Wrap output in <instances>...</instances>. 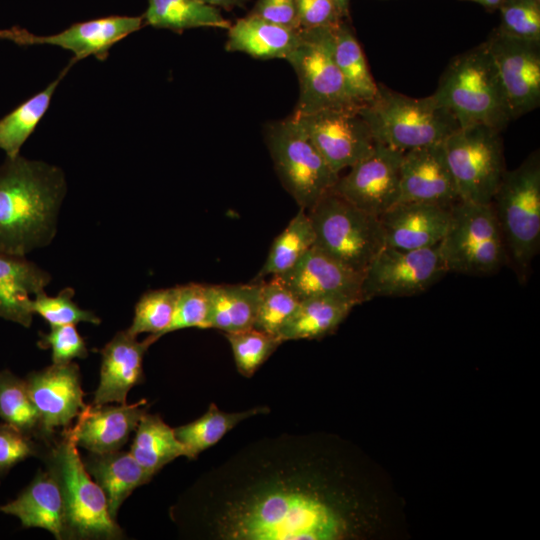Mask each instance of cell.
Masks as SVG:
<instances>
[{"instance_id": "74e56055", "label": "cell", "mask_w": 540, "mask_h": 540, "mask_svg": "<svg viewBox=\"0 0 540 540\" xmlns=\"http://www.w3.org/2000/svg\"><path fill=\"white\" fill-rule=\"evenodd\" d=\"M236 368L245 377H251L275 352L283 341L256 328L225 333Z\"/></svg>"}, {"instance_id": "5b68a950", "label": "cell", "mask_w": 540, "mask_h": 540, "mask_svg": "<svg viewBox=\"0 0 540 540\" xmlns=\"http://www.w3.org/2000/svg\"><path fill=\"white\" fill-rule=\"evenodd\" d=\"M506 254L519 279L527 274L540 247V155L532 152L506 170L491 202Z\"/></svg>"}, {"instance_id": "f35d334b", "label": "cell", "mask_w": 540, "mask_h": 540, "mask_svg": "<svg viewBox=\"0 0 540 540\" xmlns=\"http://www.w3.org/2000/svg\"><path fill=\"white\" fill-rule=\"evenodd\" d=\"M209 313V285L189 283L177 286L175 310L165 334L185 328L208 329Z\"/></svg>"}, {"instance_id": "bcb514c9", "label": "cell", "mask_w": 540, "mask_h": 540, "mask_svg": "<svg viewBox=\"0 0 540 540\" xmlns=\"http://www.w3.org/2000/svg\"><path fill=\"white\" fill-rule=\"evenodd\" d=\"M207 5H210L215 8H223L226 10H231L235 7H242L246 0H199Z\"/></svg>"}, {"instance_id": "8fae6325", "label": "cell", "mask_w": 540, "mask_h": 540, "mask_svg": "<svg viewBox=\"0 0 540 540\" xmlns=\"http://www.w3.org/2000/svg\"><path fill=\"white\" fill-rule=\"evenodd\" d=\"M333 27L300 29V39L287 56L299 81L293 115L324 109L355 108L333 55Z\"/></svg>"}, {"instance_id": "cb8c5ba5", "label": "cell", "mask_w": 540, "mask_h": 540, "mask_svg": "<svg viewBox=\"0 0 540 540\" xmlns=\"http://www.w3.org/2000/svg\"><path fill=\"white\" fill-rule=\"evenodd\" d=\"M0 512L16 516L25 528L45 529L58 540L66 538L62 492L49 469L39 470L16 499L0 505Z\"/></svg>"}, {"instance_id": "60d3db41", "label": "cell", "mask_w": 540, "mask_h": 540, "mask_svg": "<svg viewBox=\"0 0 540 540\" xmlns=\"http://www.w3.org/2000/svg\"><path fill=\"white\" fill-rule=\"evenodd\" d=\"M499 31L519 39L540 41V2L537 0H503L498 8Z\"/></svg>"}, {"instance_id": "f1b7e54d", "label": "cell", "mask_w": 540, "mask_h": 540, "mask_svg": "<svg viewBox=\"0 0 540 540\" xmlns=\"http://www.w3.org/2000/svg\"><path fill=\"white\" fill-rule=\"evenodd\" d=\"M333 55L347 91L359 107L371 102L378 90L362 47L350 26L343 20L333 27Z\"/></svg>"}, {"instance_id": "9a60e30c", "label": "cell", "mask_w": 540, "mask_h": 540, "mask_svg": "<svg viewBox=\"0 0 540 540\" xmlns=\"http://www.w3.org/2000/svg\"><path fill=\"white\" fill-rule=\"evenodd\" d=\"M403 154L375 142L366 157L339 176L333 190L359 209L379 217L398 203Z\"/></svg>"}, {"instance_id": "ee69618b", "label": "cell", "mask_w": 540, "mask_h": 540, "mask_svg": "<svg viewBox=\"0 0 540 540\" xmlns=\"http://www.w3.org/2000/svg\"><path fill=\"white\" fill-rule=\"evenodd\" d=\"M300 29L335 27L344 19L332 0H296Z\"/></svg>"}, {"instance_id": "7dc6e473", "label": "cell", "mask_w": 540, "mask_h": 540, "mask_svg": "<svg viewBox=\"0 0 540 540\" xmlns=\"http://www.w3.org/2000/svg\"><path fill=\"white\" fill-rule=\"evenodd\" d=\"M332 2L343 19L349 17L350 0H332Z\"/></svg>"}, {"instance_id": "7c38bea8", "label": "cell", "mask_w": 540, "mask_h": 540, "mask_svg": "<svg viewBox=\"0 0 540 540\" xmlns=\"http://www.w3.org/2000/svg\"><path fill=\"white\" fill-rule=\"evenodd\" d=\"M446 273L437 246L404 250L385 245L363 272L361 299L418 295Z\"/></svg>"}, {"instance_id": "8992f818", "label": "cell", "mask_w": 540, "mask_h": 540, "mask_svg": "<svg viewBox=\"0 0 540 540\" xmlns=\"http://www.w3.org/2000/svg\"><path fill=\"white\" fill-rule=\"evenodd\" d=\"M48 469L61 488L68 539H121L124 532L112 519L106 496L92 480L77 449V444L65 432L47 457Z\"/></svg>"}, {"instance_id": "6da1fadb", "label": "cell", "mask_w": 540, "mask_h": 540, "mask_svg": "<svg viewBox=\"0 0 540 540\" xmlns=\"http://www.w3.org/2000/svg\"><path fill=\"white\" fill-rule=\"evenodd\" d=\"M199 520L214 540H336L342 511L320 490L302 439L282 435L239 452L203 480Z\"/></svg>"}, {"instance_id": "1f68e13d", "label": "cell", "mask_w": 540, "mask_h": 540, "mask_svg": "<svg viewBox=\"0 0 540 540\" xmlns=\"http://www.w3.org/2000/svg\"><path fill=\"white\" fill-rule=\"evenodd\" d=\"M269 412L260 406L240 412L221 411L215 403L198 419L174 429L177 439L183 444L187 458L195 459L202 451L219 442L230 430L243 420Z\"/></svg>"}, {"instance_id": "f6af8a7d", "label": "cell", "mask_w": 540, "mask_h": 540, "mask_svg": "<svg viewBox=\"0 0 540 540\" xmlns=\"http://www.w3.org/2000/svg\"><path fill=\"white\" fill-rule=\"evenodd\" d=\"M250 14L287 28L300 29L296 0H257Z\"/></svg>"}, {"instance_id": "4316f807", "label": "cell", "mask_w": 540, "mask_h": 540, "mask_svg": "<svg viewBox=\"0 0 540 540\" xmlns=\"http://www.w3.org/2000/svg\"><path fill=\"white\" fill-rule=\"evenodd\" d=\"M360 303L343 297H311L299 300L296 310L283 326L279 338L285 342L320 339L336 331Z\"/></svg>"}, {"instance_id": "7402d4cb", "label": "cell", "mask_w": 540, "mask_h": 540, "mask_svg": "<svg viewBox=\"0 0 540 540\" xmlns=\"http://www.w3.org/2000/svg\"><path fill=\"white\" fill-rule=\"evenodd\" d=\"M143 399L135 404L86 405L76 424L64 430L77 446L90 453L102 454L120 450L146 413Z\"/></svg>"}, {"instance_id": "4fadbf2b", "label": "cell", "mask_w": 540, "mask_h": 540, "mask_svg": "<svg viewBox=\"0 0 540 540\" xmlns=\"http://www.w3.org/2000/svg\"><path fill=\"white\" fill-rule=\"evenodd\" d=\"M358 109H324L304 115L291 114L339 175L366 157L375 145L370 128Z\"/></svg>"}, {"instance_id": "2e32d148", "label": "cell", "mask_w": 540, "mask_h": 540, "mask_svg": "<svg viewBox=\"0 0 540 540\" xmlns=\"http://www.w3.org/2000/svg\"><path fill=\"white\" fill-rule=\"evenodd\" d=\"M144 24L142 16H108L86 22L75 23L60 33L35 35L23 28L0 29V39L18 45H52L73 53L70 65L95 56L104 60L110 48L129 34L138 31Z\"/></svg>"}, {"instance_id": "7a4b0ae2", "label": "cell", "mask_w": 540, "mask_h": 540, "mask_svg": "<svg viewBox=\"0 0 540 540\" xmlns=\"http://www.w3.org/2000/svg\"><path fill=\"white\" fill-rule=\"evenodd\" d=\"M65 193L60 168L6 157L0 165V251L25 256L49 245Z\"/></svg>"}, {"instance_id": "f546056e", "label": "cell", "mask_w": 540, "mask_h": 540, "mask_svg": "<svg viewBox=\"0 0 540 540\" xmlns=\"http://www.w3.org/2000/svg\"><path fill=\"white\" fill-rule=\"evenodd\" d=\"M135 432L130 453L150 477L174 459L187 457L186 449L177 439L174 429L159 415L146 412Z\"/></svg>"}, {"instance_id": "8d00e7d4", "label": "cell", "mask_w": 540, "mask_h": 540, "mask_svg": "<svg viewBox=\"0 0 540 540\" xmlns=\"http://www.w3.org/2000/svg\"><path fill=\"white\" fill-rule=\"evenodd\" d=\"M299 299L276 277L261 281V292L254 328L279 337L297 308Z\"/></svg>"}, {"instance_id": "b9f144b4", "label": "cell", "mask_w": 540, "mask_h": 540, "mask_svg": "<svg viewBox=\"0 0 540 540\" xmlns=\"http://www.w3.org/2000/svg\"><path fill=\"white\" fill-rule=\"evenodd\" d=\"M38 346L52 350L53 364H67L75 358L84 359L88 349L75 325L51 326L49 333H40Z\"/></svg>"}, {"instance_id": "c3c4849f", "label": "cell", "mask_w": 540, "mask_h": 540, "mask_svg": "<svg viewBox=\"0 0 540 540\" xmlns=\"http://www.w3.org/2000/svg\"><path fill=\"white\" fill-rule=\"evenodd\" d=\"M537 1H539V2H540V0H537Z\"/></svg>"}, {"instance_id": "e0dca14e", "label": "cell", "mask_w": 540, "mask_h": 540, "mask_svg": "<svg viewBox=\"0 0 540 540\" xmlns=\"http://www.w3.org/2000/svg\"><path fill=\"white\" fill-rule=\"evenodd\" d=\"M25 382L39 413L41 440H49L59 428H69L86 406L79 367L74 362L31 372Z\"/></svg>"}, {"instance_id": "e575fe53", "label": "cell", "mask_w": 540, "mask_h": 540, "mask_svg": "<svg viewBox=\"0 0 540 540\" xmlns=\"http://www.w3.org/2000/svg\"><path fill=\"white\" fill-rule=\"evenodd\" d=\"M0 418L24 434L41 439L39 413L25 379L7 369L0 371Z\"/></svg>"}, {"instance_id": "3957f363", "label": "cell", "mask_w": 540, "mask_h": 540, "mask_svg": "<svg viewBox=\"0 0 540 540\" xmlns=\"http://www.w3.org/2000/svg\"><path fill=\"white\" fill-rule=\"evenodd\" d=\"M432 95L453 114L459 127L482 124L502 132L513 120L484 42L451 59Z\"/></svg>"}, {"instance_id": "7bdbcfd3", "label": "cell", "mask_w": 540, "mask_h": 540, "mask_svg": "<svg viewBox=\"0 0 540 540\" xmlns=\"http://www.w3.org/2000/svg\"><path fill=\"white\" fill-rule=\"evenodd\" d=\"M38 453V447L31 436L5 422L0 424V475Z\"/></svg>"}, {"instance_id": "d6986e66", "label": "cell", "mask_w": 540, "mask_h": 540, "mask_svg": "<svg viewBox=\"0 0 540 540\" xmlns=\"http://www.w3.org/2000/svg\"><path fill=\"white\" fill-rule=\"evenodd\" d=\"M459 200L443 143L404 152L398 203L426 202L452 206Z\"/></svg>"}, {"instance_id": "277c9868", "label": "cell", "mask_w": 540, "mask_h": 540, "mask_svg": "<svg viewBox=\"0 0 540 540\" xmlns=\"http://www.w3.org/2000/svg\"><path fill=\"white\" fill-rule=\"evenodd\" d=\"M358 111L375 142L403 152L443 143L459 128L453 114L432 94L413 98L381 83L374 99Z\"/></svg>"}, {"instance_id": "d590c367", "label": "cell", "mask_w": 540, "mask_h": 540, "mask_svg": "<svg viewBox=\"0 0 540 540\" xmlns=\"http://www.w3.org/2000/svg\"><path fill=\"white\" fill-rule=\"evenodd\" d=\"M176 297L177 286L145 292L135 305L128 332L135 336L149 333L156 340L165 335L173 318Z\"/></svg>"}, {"instance_id": "ab89813d", "label": "cell", "mask_w": 540, "mask_h": 540, "mask_svg": "<svg viewBox=\"0 0 540 540\" xmlns=\"http://www.w3.org/2000/svg\"><path fill=\"white\" fill-rule=\"evenodd\" d=\"M74 290L67 287L57 296L50 297L44 290L35 295L31 301V311L38 314L50 326L76 325L87 322L98 325L101 319L90 310L80 308L74 301Z\"/></svg>"}, {"instance_id": "52a82bcc", "label": "cell", "mask_w": 540, "mask_h": 540, "mask_svg": "<svg viewBox=\"0 0 540 540\" xmlns=\"http://www.w3.org/2000/svg\"><path fill=\"white\" fill-rule=\"evenodd\" d=\"M314 246L362 273L385 246L379 217L365 212L333 189L307 210Z\"/></svg>"}, {"instance_id": "30bf717a", "label": "cell", "mask_w": 540, "mask_h": 540, "mask_svg": "<svg viewBox=\"0 0 540 540\" xmlns=\"http://www.w3.org/2000/svg\"><path fill=\"white\" fill-rule=\"evenodd\" d=\"M443 147L460 200L491 203L506 172L501 131L482 124L459 127Z\"/></svg>"}, {"instance_id": "5bb4252c", "label": "cell", "mask_w": 540, "mask_h": 540, "mask_svg": "<svg viewBox=\"0 0 540 540\" xmlns=\"http://www.w3.org/2000/svg\"><path fill=\"white\" fill-rule=\"evenodd\" d=\"M496 66L513 120L540 105V41L509 36L497 28L484 41Z\"/></svg>"}, {"instance_id": "ffe728a7", "label": "cell", "mask_w": 540, "mask_h": 540, "mask_svg": "<svg viewBox=\"0 0 540 540\" xmlns=\"http://www.w3.org/2000/svg\"><path fill=\"white\" fill-rule=\"evenodd\" d=\"M386 246L415 250L437 246L445 236L451 206L400 202L379 216Z\"/></svg>"}, {"instance_id": "484cf974", "label": "cell", "mask_w": 540, "mask_h": 540, "mask_svg": "<svg viewBox=\"0 0 540 540\" xmlns=\"http://www.w3.org/2000/svg\"><path fill=\"white\" fill-rule=\"evenodd\" d=\"M83 463L87 472L103 490L109 514L114 520L126 498L137 487L152 479L130 451L90 453Z\"/></svg>"}, {"instance_id": "836d02e7", "label": "cell", "mask_w": 540, "mask_h": 540, "mask_svg": "<svg viewBox=\"0 0 540 540\" xmlns=\"http://www.w3.org/2000/svg\"><path fill=\"white\" fill-rule=\"evenodd\" d=\"M70 67L69 64L44 90L27 99L0 120V149L5 152L6 157L14 158L20 155L22 145L47 112L58 84Z\"/></svg>"}, {"instance_id": "4dcf8cb0", "label": "cell", "mask_w": 540, "mask_h": 540, "mask_svg": "<svg viewBox=\"0 0 540 540\" xmlns=\"http://www.w3.org/2000/svg\"><path fill=\"white\" fill-rule=\"evenodd\" d=\"M144 23L182 32L193 28L227 29L231 26L218 8L199 0H148Z\"/></svg>"}, {"instance_id": "ba28073f", "label": "cell", "mask_w": 540, "mask_h": 540, "mask_svg": "<svg viewBox=\"0 0 540 540\" xmlns=\"http://www.w3.org/2000/svg\"><path fill=\"white\" fill-rule=\"evenodd\" d=\"M437 247L448 272L466 275L495 273L507 258L491 203L453 204L448 230Z\"/></svg>"}, {"instance_id": "d4e9b609", "label": "cell", "mask_w": 540, "mask_h": 540, "mask_svg": "<svg viewBox=\"0 0 540 540\" xmlns=\"http://www.w3.org/2000/svg\"><path fill=\"white\" fill-rule=\"evenodd\" d=\"M300 39V29L287 28L252 14L231 23L225 49L257 59H286Z\"/></svg>"}, {"instance_id": "9c48e42d", "label": "cell", "mask_w": 540, "mask_h": 540, "mask_svg": "<svg viewBox=\"0 0 540 540\" xmlns=\"http://www.w3.org/2000/svg\"><path fill=\"white\" fill-rule=\"evenodd\" d=\"M265 141L283 187L299 208L309 210L333 189L340 175L291 115L268 124Z\"/></svg>"}, {"instance_id": "ac0fdd59", "label": "cell", "mask_w": 540, "mask_h": 540, "mask_svg": "<svg viewBox=\"0 0 540 540\" xmlns=\"http://www.w3.org/2000/svg\"><path fill=\"white\" fill-rule=\"evenodd\" d=\"M362 273L313 246L288 271L273 276L299 300L311 297H343L360 304Z\"/></svg>"}, {"instance_id": "d6a6232c", "label": "cell", "mask_w": 540, "mask_h": 540, "mask_svg": "<svg viewBox=\"0 0 540 540\" xmlns=\"http://www.w3.org/2000/svg\"><path fill=\"white\" fill-rule=\"evenodd\" d=\"M314 244L315 234L310 218L307 211L300 208L274 239L267 258L253 282H260L268 276H278L288 271Z\"/></svg>"}, {"instance_id": "603a6c76", "label": "cell", "mask_w": 540, "mask_h": 540, "mask_svg": "<svg viewBox=\"0 0 540 540\" xmlns=\"http://www.w3.org/2000/svg\"><path fill=\"white\" fill-rule=\"evenodd\" d=\"M50 281V274L25 256L0 251V317L29 328L34 315L30 296Z\"/></svg>"}, {"instance_id": "83f0119b", "label": "cell", "mask_w": 540, "mask_h": 540, "mask_svg": "<svg viewBox=\"0 0 540 540\" xmlns=\"http://www.w3.org/2000/svg\"><path fill=\"white\" fill-rule=\"evenodd\" d=\"M261 281L249 284L209 285V327L233 333L254 327Z\"/></svg>"}, {"instance_id": "44dd1931", "label": "cell", "mask_w": 540, "mask_h": 540, "mask_svg": "<svg viewBox=\"0 0 540 540\" xmlns=\"http://www.w3.org/2000/svg\"><path fill=\"white\" fill-rule=\"evenodd\" d=\"M157 340L149 335L143 341L123 330L101 349L100 381L93 405L126 403L128 392L143 380V358Z\"/></svg>"}]
</instances>
